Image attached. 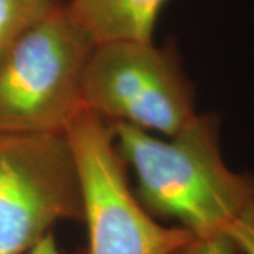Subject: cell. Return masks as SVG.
<instances>
[{"label": "cell", "mask_w": 254, "mask_h": 254, "mask_svg": "<svg viewBox=\"0 0 254 254\" xmlns=\"http://www.w3.org/2000/svg\"><path fill=\"white\" fill-rule=\"evenodd\" d=\"M110 126L120 158L136 175L143 208L177 220L195 237L225 233L254 196L253 178L232 171L223 160L213 115H196L165 138L126 123Z\"/></svg>", "instance_id": "cell-1"}, {"label": "cell", "mask_w": 254, "mask_h": 254, "mask_svg": "<svg viewBox=\"0 0 254 254\" xmlns=\"http://www.w3.org/2000/svg\"><path fill=\"white\" fill-rule=\"evenodd\" d=\"M95 46L64 1L31 24L0 60V134L65 133Z\"/></svg>", "instance_id": "cell-2"}, {"label": "cell", "mask_w": 254, "mask_h": 254, "mask_svg": "<svg viewBox=\"0 0 254 254\" xmlns=\"http://www.w3.org/2000/svg\"><path fill=\"white\" fill-rule=\"evenodd\" d=\"M83 109L171 137L198 115L177 54L153 41L96 44L82 73Z\"/></svg>", "instance_id": "cell-3"}, {"label": "cell", "mask_w": 254, "mask_h": 254, "mask_svg": "<svg viewBox=\"0 0 254 254\" xmlns=\"http://www.w3.org/2000/svg\"><path fill=\"white\" fill-rule=\"evenodd\" d=\"M65 134L81 181L86 254H173L193 237L181 226L160 225L138 202L105 119L83 109Z\"/></svg>", "instance_id": "cell-4"}, {"label": "cell", "mask_w": 254, "mask_h": 254, "mask_svg": "<svg viewBox=\"0 0 254 254\" xmlns=\"http://www.w3.org/2000/svg\"><path fill=\"white\" fill-rule=\"evenodd\" d=\"M82 190L65 133L0 134V254H24L63 220H82Z\"/></svg>", "instance_id": "cell-5"}, {"label": "cell", "mask_w": 254, "mask_h": 254, "mask_svg": "<svg viewBox=\"0 0 254 254\" xmlns=\"http://www.w3.org/2000/svg\"><path fill=\"white\" fill-rule=\"evenodd\" d=\"M167 0H69L73 18L95 44L153 41L155 24Z\"/></svg>", "instance_id": "cell-6"}, {"label": "cell", "mask_w": 254, "mask_h": 254, "mask_svg": "<svg viewBox=\"0 0 254 254\" xmlns=\"http://www.w3.org/2000/svg\"><path fill=\"white\" fill-rule=\"evenodd\" d=\"M61 0H0V60L31 24Z\"/></svg>", "instance_id": "cell-7"}, {"label": "cell", "mask_w": 254, "mask_h": 254, "mask_svg": "<svg viewBox=\"0 0 254 254\" xmlns=\"http://www.w3.org/2000/svg\"><path fill=\"white\" fill-rule=\"evenodd\" d=\"M236 252L254 254V196L225 230Z\"/></svg>", "instance_id": "cell-8"}, {"label": "cell", "mask_w": 254, "mask_h": 254, "mask_svg": "<svg viewBox=\"0 0 254 254\" xmlns=\"http://www.w3.org/2000/svg\"><path fill=\"white\" fill-rule=\"evenodd\" d=\"M236 249L225 233L213 236L192 237L173 254H236Z\"/></svg>", "instance_id": "cell-9"}, {"label": "cell", "mask_w": 254, "mask_h": 254, "mask_svg": "<svg viewBox=\"0 0 254 254\" xmlns=\"http://www.w3.org/2000/svg\"><path fill=\"white\" fill-rule=\"evenodd\" d=\"M24 254H60V252H58V246L53 233H50Z\"/></svg>", "instance_id": "cell-10"}]
</instances>
